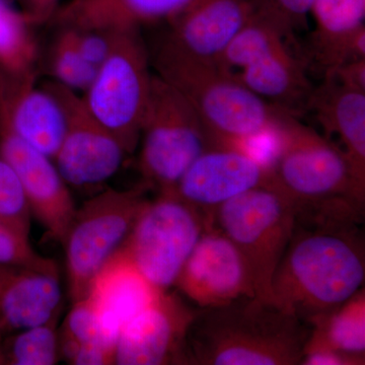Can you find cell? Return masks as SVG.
Listing matches in <instances>:
<instances>
[{"label":"cell","instance_id":"obj_30","mask_svg":"<svg viewBox=\"0 0 365 365\" xmlns=\"http://www.w3.org/2000/svg\"><path fill=\"white\" fill-rule=\"evenodd\" d=\"M71 30L83 58L98 69L111 54L117 32L93 29Z\"/></svg>","mask_w":365,"mask_h":365},{"label":"cell","instance_id":"obj_3","mask_svg":"<svg viewBox=\"0 0 365 365\" xmlns=\"http://www.w3.org/2000/svg\"><path fill=\"white\" fill-rule=\"evenodd\" d=\"M157 74L186 98L213 146L239 148L279 128L287 110L250 91L215 63L201 61L163 39L150 56Z\"/></svg>","mask_w":365,"mask_h":365},{"label":"cell","instance_id":"obj_4","mask_svg":"<svg viewBox=\"0 0 365 365\" xmlns=\"http://www.w3.org/2000/svg\"><path fill=\"white\" fill-rule=\"evenodd\" d=\"M280 146L273 182L294 201L297 217L345 220L364 216L365 185L342 150L287 113L279 126Z\"/></svg>","mask_w":365,"mask_h":365},{"label":"cell","instance_id":"obj_10","mask_svg":"<svg viewBox=\"0 0 365 365\" xmlns=\"http://www.w3.org/2000/svg\"><path fill=\"white\" fill-rule=\"evenodd\" d=\"M212 220L175 193H160L143 209L122 251L155 287L167 292Z\"/></svg>","mask_w":365,"mask_h":365},{"label":"cell","instance_id":"obj_17","mask_svg":"<svg viewBox=\"0 0 365 365\" xmlns=\"http://www.w3.org/2000/svg\"><path fill=\"white\" fill-rule=\"evenodd\" d=\"M254 11L253 0H195L168 23L163 39L194 58L216 63Z\"/></svg>","mask_w":365,"mask_h":365},{"label":"cell","instance_id":"obj_19","mask_svg":"<svg viewBox=\"0 0 365 365\" xmlns=\"http://www.w3.org/2000/svg\"><path fill=\"white\" fill-rule=\"evenodd\" d=\"M195 0H69L52 16L59 28L125 32L169 23Z\"/></svg>","mask_w":365,"mask_h":365},{"label":"cell","instance_id":"obj_20","mask_svg":"<svg viewBox=\"0 0 365 365\" xmlns=\"http://www.w3.org/2000/svg\"><path fill=\"white\" fill-rule=\"evenodd\" d=\"M62 306L59 273L0 265V331L4 336L45 323Z\"/></svg>","mask_w":365,"mask_h":365},{"label":"cell","instance_id":"obj_21","mask_svg":"<svg viewBox=\"0 0 365 365\" xmlns=\"http://www.w3.org/2000/svg\"><path fill=\"white\" fill-rule=\"evenodd\" d=\"M311 13L316 30L309 55L324 76L365 59V0H314Z\"/></svg>","mask_w":365,"mask_h":365},{"label":"cell","instance_id":"obj_18","mask_svg":"<svg viewBox=\"0 0 365 365\" xmlns=\"http://www.w3.org/2000/svg\"><path fill=\"white\" fill-rule=\"evenodd\" d=\"M162 292L119 249L96 274L86 297L95 307L106 343L116 350L122 328Z\"/></svg>","mask_w":365,"mask_h":365},{"label":"cell","instance_id":"obj_6","mask_svg":"<svg viewBox=\"0 0 365 365\" xmlns=\"http://www.w3.org/2000/svg\"><path fill=\"white\" fill-rule=\"evenodd\" d=\"M140 139L143 184L158 193H172L192 163L213 146L186 98L157 73L151 78Z\"/></svg>","mask_w":365,"mask_h":365},{"label":"cell","instance_id":"obj_28","mask_svg":"<svg viewBox=\"0 0 365 365\" xmlns=\"http://www.w3.org/2000/svg\"><path fill=\"white\" fill-rule=\"evenodd\" d=\"M0 265L21 266L46 272L59 273L58 265L52 259L38 254L29 237L0 222Z\"/></svg>","mask_w":365,"mask_h":365},{"label":"cell","instance_id":"obj_31","mask_svg":"<svg viewBox=\"0 0 365 365\" xmlns=\"http://www.w3.org/2000/svg\"><path fill=\"white\" fill-rule=\"evenodd\" d=\"M325 76H333L343 86L365 93V59L348 62Z\"/></svg>","mask_w":365,"mask_h":365},{"label":"cell","instance_id":"obj_1","mask_svg":"<svg viewBox=\"0 0 365 365\" xmlns=\"http://www.w3.org/2000/svg\"><path fill=\"white\" fill-rule=\"evenodd\" d=\"M364 242L355 225L295 223L274 273L270 302L309 324L364 287Z\"/></svg>","mask_w":365,"mask_h":365},{"label":"cell","instance_id":"obj_34","mask_svg":"<svg viewBox=\"0 0 365 365\" xmlns=\"http://www.w3.org/2000/svg\"><path fill=\"white\" fill-rule=\"evenodd\" d=\"M4 333L0 331V365H4V355H2V341H4Z\"/></svg>","mask_w":365,"mask_h":365},{"label":"cell","instance_id":"obj_33","mask_svg":"<svg viewBox=\"0 0 365 365\" xmlns=\"http://www.w3.org/2000/svg\"><path fill=\"white\" fill-rule=\"evenodd\" d=\"M21 4L24 13L37 26L51 21L60 6V0H21Z\"/></svg>","mask_w":365,"mask_h":365},{"label":"cell","instance_id":"obj_7","mask_svg":"<svg viewBox=\"0 0 365 365\" xmlns=\"http://www.w3.org/2000/svg\"><path fill=\"white\" fill-rule=\"evenodd\" d=\"M294 201L275 184L257 187L215 209L212 225L230 240L246 259L256 297L270 302L271 282L294 235Z\"/></svg>","mask_w":365,"mask_h":365},{"label":"cell","instance_id":"obj_16","mask_svg":"<svg viewBox=\"0 0 365 365\" xmlns=\"http://www.w3.org/2000/svg\"><path fill=\"white\" fill-rule=\"evenodd\" d=\"M36 76L0 73V125L53 160L63 138V111Z\"/></svg>","mask_w":365,"mask_h":365},{"label":"cell","instance_id":"obj_22","mask_svg":"<svg viewBox=\"0 0 365 365\" xmlns=\"http://www.w3.org/2000/svg\"><path fill=\"white\" fill-rule=\"evenodd\" d=\"M307 109L314 113L327 134L338 137L340 150L365 185V93L325 76L323 83L313 88Z\"/></svg>","mask_w":365,"mask_h":365},{"label":"cell","instance_id":"obj_25","mask_svg":"<svg viewBox=\"0 0 365 365\" xmlns=\"http://www.w3.org/2000/svg\"><path fill=\"white\" fill-rule=\"evenodd\" d=\"M60 307L40 325L4 336L2 355L4 365H54L59 361Z\"/></svg>","mask_w":365,"mask_h":365},{"label":"cell","instance_id":"obj_32","mask_svg":"<svg viewBox=\"0 0 365 365\" xmlns=\"http://www.w3.org/2000/svg\"><path fill=\"white\" fill-rule=\"evenodd\" d=\"M302 365H364L365 359H356L344 353L331 349H317L304 352Z\"/></svg>","mask_w":365,"mask_h":365},{"label":"cell","instance_id":"obj_24","mask_svg":"<svg viewBox=\"0 0 365 365\" xmlns=\"http://www.w3.org/2000/svg\"><path fill=\"white\" fill-rule=\"evenodd\" d=\"M33 26L23 11L0 0V73L9 76L36 73L38 45Z\"/></svg>","mask_w":365,"mask_h":365},{"label":"cell","instance_id":"obj_27","mask_svg":"<svg viewBox=\"0 0 365 365\" xmlns=\"http://www.w3.org/2000/svg\"><path fill=\"white\" fill-rule=\"evenodd\" d=\"M31 218L20 180L13 168L0 158V222L29 237Z\"/></svg>","mask_w":365,"mask_h":365},{"label":"cell","instance_id":"obj_26","mask_svg":"<svg viewBox=\"0 0 365 365\" xmlns=\"http://www.w3.org/2000/svg\"><path fill=\"white\" fill-rule=\"evenodd\" d=\"M50 68L56 83L83 91L88 90L98 71L83 58L73 33L67 28H60L59 36L53 44Z\"/></svg>","mask_w":365,"mask_h":365},{"label":"cell","instance_id":"obj_14","mask_svg":"<svg viewBox=\"0 0 365 365\" xmlns=\"http://www.w3.org/2000/svg\"><path fill=\"white\" fill-rule=\"evenodd\" d=\"M0 158L20 180L32 216L45 228L50 240L62 244L78 208L54 162L2 125Z\"/></svg>","mask_w":365,"mask_h":365},{"label":"cell","instance_id":"obj_12","mask_svg":"<svg viewBox=\"0 0 365 365\" xmlns=\"http://www.w3.org/2000/svg\"><path fill=\"white\" fill-rule=\"evenodd\" d=\"M175 287L199 309L256 297L246 259L234 242L213 225L201 235Z\"/></svg>","mask_w":365,"mask_h":365},{"label":"cell","instance_id":"obj_11","mask_svg":"<svg viewBox=\"0 0 365 365\" xmlns=\"http://www.w3.org/2000/svg\"><path fill=\"white\" fill-rule=\"evenodd\" d=\"M61 106L64 133L54 162L74 187L102 184L114 176L127 155L123 146L93 116L83 96L56 81L44 85Z\"/></svg>","mask_w":365,"mask_h":365},{"label":"cell","instance_id":"obj_9","mask_svg":"<svg viewBox=\"0 0 365 365\" xmlns=\"http://www.w3.org/2000/svg\"><path fill=\"white\" fill-rule=\"evenodd\" d=\"M145 184L109 189L76 209L64 241L68 292L72 302L86 297L91 281L123 246L148 202Z\"/></svg>","mask_w":365,"mask_h":365},{"label":"cell","instance_id":"obj_8","mask_svg":"<svg viewBox=\"0 0 365 365\" xmlns=\"http://www.w3.org/2000/svg\"><path fill=\"white\" fill-rule=\"evenodd\" d=\"M150 53L140 31L117 32L111 54L98 67L83 102L111 132L127 155L140 141L141 123L150 96Z\"/></svg>","mask_w":365,"mask_h":365},{"label":"cell","instance_id":"obj_13","mask_svg":"<svg viewBox=\"0 0 365 365\" xmlns=\"http://www.w3.org/2000/svg\"><path fill=\"white\" fill-rule=\"evenodd\" d=\"M196 312L179 295L163 292L122 328L115 364H189L187 334Z\"/></svg>","mask_w":365,"mask_h":365},{"label":"cell","instance_id":"obj_15","mask_svg":"<svg viewBox=\"0 0 365 365\" xmlns=\"http://www.w3.org/2000/svg\"><path fill=\"white\" fill-rule=\"evenodd\" d=\"M272 182V170L249 153L228 146H212L192 163L172 193L212 220L213 212L222 204Z\"/></svg>","mask_w":365,"mask_h":365},{"label":"cell","instance_id":"obj_5","mask_svg":"<svg viewBox=\"0 0 365 365\" xmlns=\"http://www.w3.org/2000/svg\"><path fill=\"white\" fill-rule=\"evenodd\" d=\"M215 64L276 107L295 116L307 109L314 88L307 64L278 26L256 11Z\"/></svg>","mask_w":365,"mask_h":365},{"label":"cell","instance_id":"obj_29","mask_svg":"<svg viewBox=\"0 0 365 365\" xmlns=\"http://www.w3.org/2000/svg\"><path fill=\"white\" fill-rule=\"evenodd\" d=\"M255 9L280 29L288 40L304 25L314 0H253Z\"/></svg>","mask_w":365,"mask_h":365},{"label":"cell","instance_id":"obj_23","mask_svg":"<svg viewBox=\"0 0 365 365\" xmlns=\"http://www.w3.org/2000/svg\"><path fill=\"white\" fill-rule=\"evenodd\" d=\"M304 352L331 349L365 359V292L360 288L339 307L309 324Z\"/></svg>","mask_w":365,"mask_h":365},{"label":"cell","instance_id":"obj_2","mask_svg":"<svg viewBox=\"0 0 365 365\" xmlns=\"http://www.w3.org/2000/svg\"><path fill=\"white\" fill-rule=\"evenodd\" d=\"M309 324L272 302L242 297L197 309L187 334L189 364L299 365Z\"/></svg>","mask_w":365,"mask_h":365}]
</instances>
